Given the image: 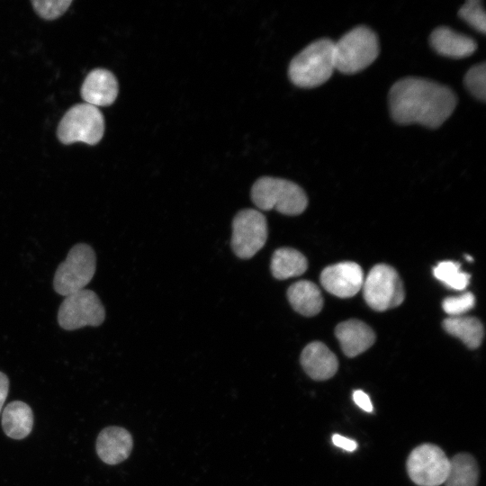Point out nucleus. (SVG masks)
Masks as SVG:
<instances>
[{
  "instance_id": "1",
  "label": "nucleus",
  "mask_w": 486,
  "mask_h": 486,
  "mask_svg": "<svg viewBox=\"0 0 486 486\" xmlns=\"http://www.w3.org/2000/svg\"><path fill=\"white\" fill-rule=\"evenodd\" d=\"M392 118L400 124L442 125L454 112L457 99L449 87L419 77H405L389 91Z\"/></svg>"
},
{
  "instance_id": "2",
  "label": "nucleus",
  "mask_w": 486,
  "mask_h": 486,
  "mask_svg": "<svg viewBox=\"0 0 486 486\" xmlns=\"http://www.w3.org/2000/svg\"><path fill=\"white\" fill-rule=\"evenodd\" d=\"M334 41L319 39L297 54L288 68L290 80L303 88L324 84L335 70Z\"/></svg>"
},
{
  "instance_id": "3",
  "label": "nucleus",
  "mask_w": 486,
  "mask_h": 486,
  "mask_svg": "<svg viewBox=\"0 0 486 486\" xmlns=\"http://www.w3.org/2000/svg\"><path fill=\"white\" fill-rule=\"evenodd\" d=\"M251 199L262 211L276 210L286 215L302 213L308 205L305 192L301 186L286 179L264 176L251 188Z\"/></svg>"
},
{
  "instance_id": "4",
  "label": "nucleus",
  "mask_w": 486,
  "mask_h": 486,
  "mask_svg": "<svg viewBox=\"0 0 486 486\" xmlns=\"http://www.w3.org/2000/svg\"><path fill=\"white\" fill-rule=\"evenodd\" d=\"M335 68L344 74L357 73L371 65L379 55L374 32L360 25L334 42Z\"/></svg>"
},
{
  "instance_id": "5",
  "label": "nucleus",
  "mask_w": 486,
  "mask_h": 486,
  "mask_svg": "<svg viewBox=\"0 0 486 486\" xmlns=\"http://www.w3.org/2000/svg\"><path fill=\"white\" fill-rule=\"evenodd\" d=\"M95 268L94 249L84 243L75 245L56 270L53 280L55 291L68 296L83 290L92 280Z\"/></svg>"
},
{
  "instance_id": "6",
  "label": "nucleus",
  "mask_w": 486,
  "mask_h": 486,
  "mask_svg": "<svg viewBox=\"0 0 486 486\" xmlns=\"http://www.w3.org/2000/svg\"><path fill=\"white\" fill-rule=\"evenodd\" d=\"M104 119L101 111L88 104L72 106L58 126V138L63 144H97L104 136Z\"/></svg>"
},
{
  "instance_id": "7",
  "label": "nucleus",
  "mask_w": 486,
  "mask_h": 486,
  "mask_svg": "<svg viewBox=\"0 0 486 486\" xmlns=\"http://www.w3.org/2000/svg\"><path fill=\"white\" fill-rule=\"evenodd\" d=\"M362 289L366 303L378 311L399 306L405 297L398 273L385 264L376 265L370 270L364 279Z\"/></svg>"
},
{
  "instance_id": "8",
  "label": "nucleus",
  "mask_w": 486,
  "mask_h": 486,
  "mask_svg": "<svg viewBox=\"0 0 486 486\" xmlns=\"http://www.w3.org/2000/svg\"><path fill=\"white\" fill-rule=\"evenodd\" d=\"M104 319L105 310L99 297L87 289L66 296L58 312V324L67 330L86 326L97 327Z\"/></svg>"
},
{
  "instance_id": "9",
  "label": "nucleus",
  "mask_w": 486,
  "mask_h": 486,
  "mask_svg": "<svg viewBox=\"0 0 486 486\" xmlns=\"http://www.w3.org/2000/svg\"><path fill=\"white\" fill-rule=\"evenodd\" d=\"M268 227L263 213L255 209L238 212L232 220L231 248L242 259L254 256L266 244Z\"/></svg>"
},
{
  "instance_id": "10",
  "label": "nucleus",
  "mask_w": 486,
  "mask_h": 486,
  "mask_svg": "<svg viewBox=\"0 0 486 486\" xmlns=\"http://www.w3.org/2000/svg\"><path fill=\"white\" fill-rule=\"evenodd\" d=\"M450 460L444 451L433 444H422L414 448L407 460V471L418 486H439L445 483Z\"/></svg>"
},
{
  "instance_id": "11",
  "label": "nucleus",
  "mask_w": 486,
  "mask_h": 486,
  "mask_svg": "<svg viewBox=\"0 0 486 486\" xmlns=\"http://www.w3.org/2000/svg\"><path fill=\"white\" fill-rule=\"evenodd\" d=\"M364 279L362 268L354 262L327 266L320 274V283L325 290L340 298L356 294L362 289Z\"/></svg>"
},
{
  "instance_id": "12",
  "label": "nucleus",
  "mask_w": 486,
  "mask_h": 486,
  "mask_svg": "<svg viewBox=\"0 0 486 486\" xmlns=\"http://www.w3.org/2000/svg\"><path fill=\"white\" fill-rule=\"evenodd\" d=\"M117 95L116 77L104 68H95L89 72L81 87V96L86 104L95 107L112 104Z\"/></svg>"
},
{
  "instance_id": "13",
  "label": "nucleus",
  "mask_w": 486,
  "mask_h": 486,
  "mask_svg": "<svg viewBox=\"0 0 486 486\" xmlns=\"http://www.w3.org/2000/svg\"><path fill=\"white\" fill-rule=\"evenodd\" d=\"M132 446L131 435L121 427L105 428L96 439L97 454L107 464H117L127 459Z\"/></svg>"
},
{
  "instance_id": "14",
  "label": "nucleus",
  "mask_w": 486,
  "mask_h": 486,
  "mask_svg": "<svg viewBox=\"0 0 486 486\" xmlns=\"http://www.w3.org/2000/svg\"><path fill=\"white\" fill-rule=\"evenodd\" d=\"M300 360L305 373L316 381L331 378L338 368L337 356L325 344L319 341L308 344Z\"/></svg>"
},
{
  "instance_id": "15",
  "label": "nucleus",
  "mask_w": 486,
  "mask_h": 486,
  "mask_svg": "<svg viewBox=\"0 0 486 486\" xmlns=\"http://www.w3.org/2000/svg\"><path fill=\"white\" fill-rule=\"evenodd\" d=\"M336 337L344 354L355 357L373 346L375 335L373 329L358 320H348L339 323L335 329Z\"/></svg>"
},
{
  "instance_id": "16",
  "label": "nucleus",
  "mask_w": 486,
  "mask_h": 486,
  "mask_svg": "<svg viewBox=\"0 0 486 486\" xmlns=\"http://www.w3.org/2000/svg\"><path fill=\"white\" fill-rule=\"evenodd\" d=\"M429 41L438 54L454 58L468 57L477 49L474 40L445 26L436 28Z\"/></svg>"
},
{
  "instance_id": "17",
  "label": "nucleus",
  "mask_w": 486,
  "mask_h": 486,
  "mask_svg": "<svg viewBox=\"0 0 486 486\" xmlns=\"http://www.w3.org/2000/svg\"><path fill=\"white\" fill-rule=\"evenodd\" d=\"M287 298L293 310L303 316H314L323 306L320 288L309 280L292 284L287 290Z\"/></svg>"
},
{
  "instance_id": "18",
  "label": "nucleus",
  "mask_w": 486,
  "mask_h": 486,
  "mask_svg": "<svg viewBox=\"0 0 486 486\" xmlns=\"http://www.w3.org/2000/svg\"><path fill=\"white\" fill-rule=\"evenodd\" d=\"M33 425L32 410L23 401L14 400L4 409L2 427L6 436L14 439H22L32 431Z\"/></svg>"
},
{
  "instance_id": "19",
  "label": "nucleus",
  "mask_w": 486,
  "mask_h": 486,
  "mask_svg": "<svg viewBox=\"0 0 486 486\" xmlns=\"http://www.w3.org/2000/svg\"><path fill=\"white\" fill-rule=\"evenodd\" d=\"M270 268L274 278L284 280L302 274L308 268V262L300 251L281 248L274 252Z\"/></svg>"
},
{
  "instance_id": "20",
  "label": "nucleus",
  "mask_w": 486,
  "mask_h": 486,
  "mask_svg": "<svg viewBox=\"0 0 486 486\" xmlns=\"http://www.w3.org/2000/svg\"><path fill=\"white\" fill-rule=\"evenodd\" d=\"M447 333L459 338L471 349L479 347L484 336L482 322L474 317H449L443 322Z\"/></svg>"
},
{
  "instance_id": "21",
  "label": "nucleus",
  "mask_w": 486,
  "mask_h": 486,
  "mask_svg": "<svg viewBox=\"0 0 486 486\" xmlns=\"http://www.w3.org/2000/svg\"><path fill=\"white\" fill-rule=\"evenodd\" d=\"M479 467L473 456L467 453L455 454L450 460L446 486H477Z\"/></svg>"
},
{
  "instance_id": "22",
  "label": "nucleus",
  "mask_w": 486,
  "mask_h": 486,
  "mask_svg": "<svg viewBox=\"0 0 486 486\" xmlns=\"http://www.w3.org/2000/svg\"><path fill=\"white\" fill-rule=\"evenodd\" d=\"M433 274L436 279L454 290H464L469 284L470 274L463 272L456 262L442 261L434 267Z\"/></svg>"
},
{
  "instance_id": "23",
  "label": "nucleus",
  "mask_w": 486,
  "mask_h": 486,
  "mask_svg": "<svg viewBox=\"0 0 486 486\" xmlns=\"http://www.w3.org/2000/svg\"><path fill=\"white\" fill-rule=\"evenodd\" d=\"M458 14L475 30L486 32V15L482 1L468 0L461 6Z\"/></svg>"
},
{
  "instance_id": "24",
  "label": "nucleus",
  "mask_w": 486,
  "mask_h": 486,
  "mask_svg": "<svg viewBox=\"0 0 486 486\" xmlns=\"http://www.w3.org/2000/svg\"><path fill=\"white\" fill-rule=\"evenodd\" d=\"M464 85L469 92L481 101L486 99V64L472 67L464 76Z\"/></svg>"
},
{
  "instance_id": "25",
  "label": "nucleus",
  "mask_w": 486,
  "mask_h": 486,
  "mask_svg": "<svg viewBox=\"0 0 486 486\" xmlns=\"http://www.w3.org/2000/svg\"><path fill=\"white\" fill-rule=\"evenodd\" d=\"M37 14L47 20L61 16L72 4L71 0H39L32 2Z\"/></svg>"
},
{
  "instance_id": "26",
  "label": "nucleus",
  "mask_w": 486,
  "mask_h": 486,
  "mask_svg": "<svg viewBox=\"0 0 486 486\" xmlns=\"http://www.w3.org/2000/svg\"><path fill=\"white\" fill-rule=\"evenodd\" d=\"M475 304L472 292H464L459 296L448 297L443 301V310L451 317H458L471 310Z\"/></svg>"
},
{
  "instance_id": "27",
  "label": "nucleus",
  "mask_w": 486,
  "mask_h": 486,
  "mask_svg": "<svg viewBox=\"0 0 486 486\" xmlns=\"http://www.w3.org/2000/svg\"><path fill=\"white\" fill-rule=\"evenodd\" d=\"M353 400L355 403L366 412L373 411V404L369 396L361 390H356L353 392Z\"/></svg>"
},
{
  "instance_id": "28",
  "label": "nucleus",
  "mask_w": 486,
  "mask_h": 486,
  "mask_svg": "<svg viewBox=\"0 0 486 486\" xmlns=\"http://www.w3.org/2000/svg\"><path fill=\"white\" fill-rule=\"evenodd\" d=\"M332 442L336 446L348 452H353L357 448V443L355 440L338 434H334L332 436Z\"/></svg>"
},
{
  "instance_id": "29",
  "label": "nucleus",
  "mask_w": 486,
  "mask_h": 486,
  "mask_svg": "<svg viewBox=\"0 0 486 486\" xmlns=\"http://www.w3.org/2000/svg\"><path fill=\"white\" fill-rule=\"evenodd\" d=\"M9 391V380L7 376L0 372V412L6 400Z\"/></svg>"
},
{
  "instance_id": "30",
  "label": "nucleus",
  "mask_w": 486,
  "mask_h": 486,
  "mask_svg": "<svg viewBox=\"0 0 486 486\" xmlns=\"http://www.w3.org/2000/svg\"><path fill=\"white\" fill-rule=\"evenodd\" d=\"M465 257H466V259H467L469 262L472 261V256H465Z\"/></svg>"
}]
</instances>
